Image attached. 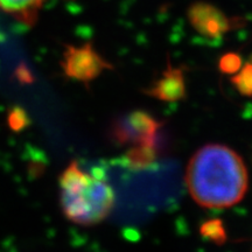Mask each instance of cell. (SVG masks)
I'll return each mask as SVG.
<instances>
[{
	"mask_svg": "<svg viewBox=\"0 0 252 252\" xmlns=\"http://www.w3.org/2000/svg\"><path fill=\"white\" fill-rule=\"evenodd\" d=\"M185 184L194 202L207 209H226L241 202L249 188L243 158L223 144H207L187 163Z\"/></svg>",
	"mask_w": 252,
	"mask_h": 252,
	"instance_id": "obj_1",
	"label": "cell"
},
{
	"mask_svg": "<svg viewBox=\"0 0 252 252\" xmlns=\"http://www.w3.org/2000/svg\"><path fill=\"white\" fill-rule=\"evenodd\" d=\"M60 203L64 216L75 224L91 226L106 220L115 207V191L100 176L71 161L60 175Z\"/></svg>",
	"mask_w": 252,
	"mask_h": 252,
	"instance_id": "obj_2",
	"label": "cell"
},
{
	"mask_svg": "<svg viewBox=\"0 0 252 252\" xmlns=\"http://www.w3.org/2000/svg\"><path fill=\"white\" fill-rule=\"evenodd\" d=\"M165 123L157 119L152 113L144 110L119 116L111 123L109 135L112 143L125 146H139L162 143V127Z\"/></svg>",
	"mask_w": 252,
	"mask_h": 252,
	"instance_id": "obj_3",
	"label": "cell"
},
{
	"mask_svg": "<svg viewBox=\"0 0 252 252\" xmlns=\"http://www.w3.org/2000/svg\"><path fill=\"white\" fill-rule=\"evenodd\" d=\"M64 75L72 80L89 84L91 81L113 68L110 62L94 48L91 43L82 46H67L61 62Z\"/></svg>",
	"mask_w": 252,
	"mask_h": 252,
	"instance_id": "obj_4",
	"label": "cell"
},
{
	"mask_svg": "<svg viewBox=\"0 0 252 252\" xmlns=\"http://www.w3.org/2000/svg\"><path fill=\"white\" fill-rule=\"evenodd\" d=\"M187 19L191 28L207 40L223 39L236 27L237 19L226 15L212 2L196 1L187 8Z\"/></svg>",
	"mask_w": 252,
	"mask_h": 252,
	"instance_id": "obj_5",
	"label": "cell"
},
{
	"mask_svg": "<svg viewBox=\"0 0 252 252\" xmlns=\"http://www.w3.org/2000/svg\"><path fill=\"white\" fill-rule=\"evenodd\" d=\"M186 67H174L171 59L167 58L165 70L143 93L151 98L163 103H178L187 97L186 87Z\"/></svg>",
	"mask_w": 252,
	"mask_h": 252,
	"instance_id": "obj_6",
	"label": "cell"
},
{
	"mask_svg": "<svg viewBox=\"0 0 252 252\" xmlns=\"http://www.w3.org/2000/svg\"><path fill=\"white\" fill-rule=\"evenodd\" d=\"M47 0H0V12L15 21L33 26Z\"/></svg>",
	"mask_w": 252,
	"mask_h": 252,
	"instance_id": "obj_7",
	"label": "cell"
},
{
	"mask_svg": "<svg viewBox=\"0 0 252 252\" xmlns=\"http://www.w3.org/2000/svg\"><path fill=\"white\" fill-rule=\"evenodd\" d=\"M163 152L162 143L132 146L123 158V163L130 169H149L156 163Z\"/></svg>",
	"mask_w": 252,
	"mask_h": 252,
	"instance_id": "obj_8",
	"label": "cell"
},
{
	"mask_svg": "<svg viewBox=\"0 0 252 252\" xmlns=\"http://www.w3.org/2000/svg\"><path fill=\"white\" fill-rule=\"evenodd\" d=\"M201 237L210 243L222 247L228 242V232H226L224 222L220 219H209L200 226Z\"/></svg>",
	"mask_w": 252,
	"mask_h": 252,
	"instance_id": "obj_9",
	"label": "cell"
},
{
	"mask_svg": "<svg viewBox=\"0 0 252 252\" xmlns=\"http://www.w3.org/2000/svg\"><path fill=\"white\" fill-rule=\"evenodd\" d=\"M230 82L242 96L252 97V55L243 63L241 70L232 75Z\"/></svg>",
	"mask_w": 252,
	"mask_h": 252,
	"instance_id": "obj_10",
	"label": "cell"
},
{
	"mask_svg": "<svg viewBox=\"0 0 252 252\" xmlns=\"http://www.w3.org/2000/svg\"><path fill=\"white\" fill-rule=\"evenodd\" d=\"M243 59L241 54L236 52L225 53L220 56L219 60V70L223 75H235L241 70L242 65H243Z\"/></svg>",
	"mask_w": 252,
	"mask_h": 252,
	"instance_id": "obj_11",
	"label": "cell"
},
{
	"mask_svg": "<svg viewBox=\"0 0 252 252\" xmlns=\"http://www.w3.org/2000/svg\"><path fill=\"white\" fill-rule=\"evenodd\" d=\"M28 118L26 112L21 109H14L9 112V117H8V124L15 131L21 130L24 128L25 126L27 125Z\"/></svg>",
	"mask_w": 252,
	"mask_h": 252,
	"instance_id": "obj_12",
	"label": "cell"
},
{
	"mask_svg": "<svg viewBox=\"0 0 252 252\" xmlns=\"http://www.w3.org/2000/svg\"><path fill=\"white\" fill-rule=\"evenodd\" d=\"M251 252H252V250H251Z\"/></svg>",
	"mask_w": 252,
	"mask_h": 252,
	"instance_id": "obj_13",
	"label": "cell"
}]
</instances>
